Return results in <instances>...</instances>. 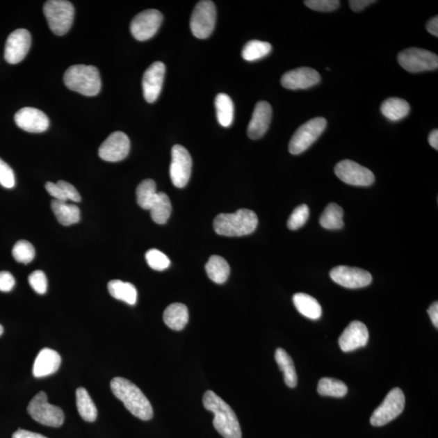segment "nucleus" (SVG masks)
Wrapping results in <instances>:
<instances>
[{"mask_svg": "<svg viewBox=\"0 0 438 438\" xmlns=\"http://www.w3.org/2000/svg\"><path fill=\"white\" fill-rule=\"evenodd\" d=\"M111 389L114 396L123 402L125 407L133 416L143 421L152 419V405L135 384L125 378L117 377L111 380Z\"/></svg>", "mask_w": 438, "mask_h": 438, "instance_id": "f257e3e1", "label": "nucleus"}, {"mask_svg": "<svg viewBox=\"0 0 438 438\" xmlns=\"http://www.w3.org/2000/svg\"><path fill=\"white\" fill-rule=\"evenodd\" d=\"M203 404L213 413V426L224 438H241L242 432L236 413L228 404L212 391L204 393Z\"/></svg>", "mask_w": 438, "mask_h": 438, "instance_id": "f03ea898", "label": "nucleus"}, {"mask_svg": "<svg viewBox=\"0 0 438 438\" xmlns=\"http://www.w3.org/2000/svg\"><path fill=\"white\" fill-rule=\"evenodd\" d=\"M258 225L257 214L248 209H238L233 213H220L214 219V231L224 236L250 235Z\"/></svg>", "mask_w": 438, "mask_h": 438, "instance_id": "7ed1b4c3", "label": "nucleus"}, {"mask_svg": "<svg viewBox=\"0 0 438 438\" xmlns=\"http://www.w3.org/2000/svg\"><path fill=\"white\" fill-rule=\"evenodd\" d=\"M63 81L68 89L85 96H95L101 90L99 72L95 66L79 65L68 67Z\"/></svg>", "mask_w": 438, "mask_h": 438, "instance_id": "20e7f679", "label": "nucleus"}, {"mask_svg": "<svg viewBox=\"0 0 438 438\" xmlns=\"http://www.w3.org/2000/svg\"><path fill=\"white\" fill-rule=\"evenodd\" d=\"M43 13L51 31L56 35L62 36L71 29L75 10L70 1L49 0L44 4Z\"/></svg>", "mask_w": 438, "mask_h": 438, "instance_id": "39448f33", "label": "nucleus"}, {"mask_svg": "<svg viewBox=\"0 0 438 438\" xmlns=\"http://www.w3.org/2000/svg\"><path fill=\"white\" fill-rule=\"evenodd\" d=\"M28 412L34 421L43 425L60 427L65 421V414L60 407L47 401L45 392L40 391L29 403Z\"/></svg>", "mask_w": 438, "mask_h": 438, "instance_id": "423d86ee", "label": "nucleus"}, {"mask_svg": "<svg viewBox=\"0 0 438 438\" xmlns=\"http://www.w3.org/2000/svg\"><path fill=\"white\" fill-rule=\"evenodd\" d=\"M326 126L327 121L323 117H316L301 125L290 140V153L297 155L305 152L323 133Z\"/></svg>", "mask_w": 438, "mask_h": 438, "instance_id": "0eeeda50", "label": "nucleus"}, {"mask_svg": "<svg viewBox=\"0 0 438 438\" xmlns=\"http://www.w3.org/2000/svg\"><path fill=\"white\" fill-rule=\"evenodd\" d=\"M399 65L406 71L418 73L437 70L438 57L436 54L421 48H407L398 54Z\"/></svg>", "mask_w": 438, "mask_h": 438, "instance_id": "6e6552de", "label": "nucleus"}, {"mask_svg": "<svg viewBox=\"0 0 438 438\" xmlns=\"http://www.w3.org/2000/svg\"><path fill=\"white\" fill-rule=\"evenodd\" d=\"M217 11L216 4L209 0H202L195 7L190 28L193 35L200 39L211 36L216 27Z\"/></svg>", "mask_w": 438, "mask_h": 438, "instance_id": "1a4fd4ad", "label": "nucleus"}, {"mask_svg": "<svg viewBox=\"0 0 438 438\" xmlns=\"http://www.w3.org/2000/svg\"><path fill=\"white\" fill-rule=\"evenodd\" d=\"M405 396L401 389L394 388L370 418L371 425L376 427L387 425L403 412Z\"/></svg>", "mask_w": 438, "mask_h": 438, "instance_id": "9d476101", "label": "nucleus"}, {"mask_svg": "<svg viewBox=\"0 0 438 438\" xmlns=\"http://www.w3.org/2000/svg\"><path fill=\"white\" fill-rule=\"evenodd\" d=\"M163 21L159 10L147 9L136 15L130 24V31L136 40L143 42L153 38Z\"/></svg>", "mask_w": 438, "mask_h": 438, "instance_id": "9b49d317", "label": "nucleus"}, {"mask_svg": "<svg viewBox=\"0 0 438 438\" xmlns=\"http://www.w3.org/2000/svg\"><path fill=\"white\" fill-rule=\"evenodd\" d=\"M334 173L343 182L353 186L367 187L375 181L373 173L354 161H341L334 168Z\"/></svg>", "mask_w": 438, "mask_h": 438, "instance_id": "f8f14e48", "label": "nucleus"}, {"mask_svg": "<svg viewBox=\"0 0 438 438\" xmlns=\"http://www.w3.org/2000/svg\"><path fill=\"white\" fill-rule=\"evenodd\" d=\"M193 161L187 149L180 145H175L172 149V163L170 167V177L175 187L186 186L191 177Z\"/></svg>", "mask_w": 438, "mask_h": 438, "instance_id": "ddd939ff", "label": "nucleus"}, {"mask_svg": "<svg viewBox=\"0 0 438 438\" xmlns=\"http://www.w3.org/2000/svg\"><path fill=\"white\" fill-rule=\"evenodd\" d=\"M330 275L336 284L350 289L367 286L373 280L371 274L367 270L346 266L334 268Z\"/></svg>", "mask_w": 438, "mask_h": 438, "instance_id": "4468645a", "label": "nucleus"}, {"mask_svg": "<svg viewBox=\"0 0 438 438\" xmlns=\"http://www.w3.org/2000/svg\"><path fill=\"white\" fill-rule=\"evenodd\" d=\"M130 140L123 131H115L100 145L99 157L106 162L116 163L129 155Z\"/></svg>", "mask_w": 438, "mask_h": 438, "instance_id": "2eb2a0df", "label": "nucleus"}, {"mask_svg": "<svg viewBox=\"0 0 438 438\" xmlns=\"http://www.w3.org/2000/svg\"><path fill=\"white\" fill-rule=\"evenodd\" d=\"M31 46V35L26 29H18L8 36L5 45L4 58L8 63L16 65L26 56Z\"/></svg>", "mask_w": 438, "mask_h": 438, "instance_id": "dca6fc26", "label": "nucleus"}, {"mask_svg": "<svg viewBox=\"0 0 438 438\" xmlns=\"http://www.w3.org/2000/svg\"><path fill=\"white\" fill-rule=\"evenodd\" d=\"M321 76L314 68L302 67L287 72L282 76L281 84L286 89L306 90L319 84Z\"/></svg>", "mask_w": 438, "mask_h": 438, "instance_id": "f3484780", "label": "nucleus"}, {"mask_svg": "<svg viewBox=\"0 0 438 438\" xmlns=\"http://www.w3.org/2000/svg\"><path fill=\"white\" fill-rule=\"evenodd\" d=\"M165 67L163 63L157 61L151 65L144 73L143 88L146 102L152 104L162 91Z\"/></svg>", "mask_w": 438, "mask_h": 438, "instance_id": "a211bd4d", "label": "nucleus"}, {"mask_svg": "<svg viewBox=\"0 0 438 438\" xmlns=\"http://www.w3.org/2000/svg\"><path fill=\"white\" fill-rule=\"evenodd\" d=\"M15 122L19 129L29 133H43L50 125L48 117L40 110L24 107L15 115Z\"/></svg>", "mask_w": 438, "mask_h": 438, "instance_id": "6ab92c4d", "label": "nucleus"}, {"mask_svg": "<svg viewBox=\"0 0 438 438\" xmlns=\"http://www.w3.org/2000/svg\"><path fill=\"white\" fill-rule=\"evenodd\" d=\"M368 338L367 326L362 321H354L341 334L339 343L343 352H349L365 347L368 342Z\"/></svg>", "mask_w": 438, "mask_h": 438, "instance_id": "aec40b11", "label": "nucleus"}, {"mask_svg": "<svg viewBox=\"0 0 438 438\" xmlns=\"http://www.w3.org/2000/svg\"><path fill=\"white\" fill-rule=\"evenodd\" d=\"M272 107L266 101L258 102L252 119L248 127V135L252 140H257L265 135L271 123Z\"/></svg>", "mask_w": 438, "mask_h": 438, "instance_id": "412c9836", "label": "nucleus"}, {"mask_svg": "<svg viewBox=\"0 0 438 438\" xmlns=\"http://www.w3.org/2000/svg\"><path fill=\"white\" fill-rule=\"evenodd\" d=\"M61 364V357L56 350L43 348L38 353L33 364V373L35 378L50 376L58 371Z\"/></svg>", "mask_w": 438, "mask_h": 438, "instance_id": "4be33fe9", "label": "nucleus"}, {"mask_svg": "<svg viewBox=\"0 0 438 438\" xmlns=\"http://www.w3.org/2000/svg\"><path fill=\"white\" fill-rule=\"evenodd\" d=\"M188 309L184 304H172L164 311V323L174 330H182L188 324Z\"/></svg>", "mask_w": 438, "mask_h": 438, "instance_id": "5701e85b", "label": "nucleus"}, {"mask_svg": "<svg viewBox=\"0 0 438 438\" xmlns=\"http://www.w3.org/2000/svg\"><path fill=\"white\" fill-rule=\"evenodd\" d=\"M51 209L58 222L63 226H71L79 222L81 219L80 209L75 204H67L65 202L57 201L54 199L51 202Z\"/></svg>", "mask_w": 438, "mask_h": 438, "instance_id": "b1692460", "label": "nucleus"}, {"mask_svg": "<svg viewBox=\"0 0 438 438\" xmlns=\"http://www.w3.org/2000/svg\"><path fill=\"white\" fill-rule=\"evenodd\" d=\"M410 110L408 102L398 97H389L381 105L382 114L387 120L394 122L406 118Z\"/></svg>", "mask_w": 438, "mask_h": 438, "instance_id": "393cba45", "label": "nucleus"}, {"mask_svg": "<svg viewBox=\"0 0 438 438\" xmlns=\"http://www.w3.org/2000/svg\"><path fill=\"white\" fill-rule=\"evenodd\" d=\"M293 302L296 309L307 318L318 320L323 314V309L313 296L297 293L293 296Z\"/></svg>", "mask_w": 438, "mask_h": 438, "instance_id": "a878e982", "label": "nucleus"}, {"mask_svg": "<svg viewBox=\"0 0 438 438\" xmlns=\"http://www.w3.org/2000/svg\"><path fill=\"white\" fill-rule=\"evenodd\" d=\"M207 275L213 282L222 284L230 275V266L227 261L220 256H212L206 265Z\"/></svg>", "mask_w": 438, "mask_h": 438, "instance_id": "bb28decb", "label": "nucleus"}, {"mask_svg": "<svg viewBox=\"0 0 438 438\" xmlns=\"http://www.w3.org/2000/svg\"><path fill=\"white\" fill-rule=\"evenodd\" d=\"M109 293L115 299L125 302L130 305H134L138 300V291L130 282L121 280H112L108 284Z\"/></svg>", "mask_w": 438, "mask_h": 438, "instance_id": "cd10ccee", "label": "nucleus"}, {"mask_svg": "<svg viewBox=\"0 0 438 438\" xmlns=\"http://www.w3.org/2000/svg\"><path fill=\"white\" fill-rule=\"evenodd\" d=\"M275 360L284 375V382L287 387L294 388L297 386V373L293 360L285 350L277 348L275 352Z\"/></svg>", "mask_w": 438, "mask_h": 438, "instance_id": "c85d7f7f", "label": "nucleus"}, {"mask_svg": "<svg viewBox=\"0 0 438 438\" xmlns=\"http://www.w3.org/2000/svg\"><path fill=\"white\" fill-rule=\"evenodd\" d=\"M76 397L77 410L83 420L87 422L95 421L97 411L89 393L85 388L80 387L76 389Z\"/></svg>", "mask_w": 438, "mask_h": 438, "instance_id": "c756f323", "label": "nucleus"}, {"mask_svg": "<svg viewBox=\"0 0 438 438\" xmlns=\"http://www.w3.org/2000/svg\"><path fill=\"white\" fill-rule=\"evenodd\" d=\"M343 209L339 204L330 203L320 218L321 227L327 230H339L344 226Z\"/></svg>", "mask_w": 438, "mask_h": 438, "instance_id": "7c9ffc66", "label": "nucleus"}, {"mask_svg": "<svg viewBox=\"0 0 438 438\" xmlns=\"http://www.w3.org/2000/svg\"><path fill=\"white\" fill-rule=\"evenodd\" d=\"M151 218L158 224H165L168 222L172 211V203L167 194L158 193L152 206L149 209Z\"/></svg>", "mask_w": 438, "mask_h": 438, "instance_id": "2f4dec72", "label": "nucleus"}, {"mask_svg": "<svg viewBox=\"0 0 438 438\" xmlns=\"http://www.w3.org/2000/svg\"><path fill=\"white\" fill-rule=\"evenodd\" d=\"M218 123L222 127H230L234 119V104L230 97L218 94L214 101Z\"/></svg>", "mask_w": 438, "mask_h": 438, "instance_id": "473e14b6", "label": "nucleus"}, {"mask_svg": "<svg viewBox=\"0 0 438 438\" xmlns=\"http://www.w3.org/2000/svg\"><path fill=\"white\" fill-rule=\"evenodd\" d=\"M157 188L153 179H145L136 188V201L140 207L149 211L157 197Z\"/></svg>", "mask_w": 438, "mask_h": 438, "instance_id": "72a5a7b5", "label": "nucleus"}, {"mask_svg": "<svg viewBox=\"0 0 438 438\" xmlns=\"http://www.w3.org/2000/svg\"><path fill=\"white\" fill-rule=\"evenodd\" d=\"M272 51V46L269 42L259 40L248 42L243 47L242 57L248 62L259 60L269 55Z\"/></svg>", "mask_w": 438, "mask_h": 438, "instance_id": "f704fd0d", "label": "nucleus"}, {"mask_svg": "<svg viewBox=\"0 0 438 438\" xmlns=\"http://www.w3.org/2000/svg\"><path fill=\"white\" fill-rule=\"evenodd\" d=\"M348 391L347 384L337 379L324 378L318 383V392L323 396L342 398Z\"/></svg>", "mask_w": 438, "mask_h": 438, "instance_id": "c9c22d12", "label": "nucleus"}, {"mask_svg": "<svg viewBox=\"0 0 438 438\" xmlns=\"http://www.w3.org/2000/svg\"><path fill=\"white\" fill-rule=\"evenodd\" d=\"M13 256L17 262L28 264L35 257V250L31 243L19 241L13 248Z\"/></svg>", "mask_w": 438, "mask_h": 438, "instance_id": "e433bc0d", "label": "nucleus"}, {"mask_svg": "<svg viewBox=\"0 0 438 438\" xmlns=\"http://www.w3.org/2000/svg\"><path fill=\"white\" fill-rule=\"evenodd\" d=\"M309 218V208L307 204L297 206L287 221V227L291 231L298 230L303 227Z\"/></svg>", "mask_w": 438, "mask_h": 438, "instance_id": "4c0bfd02", "label": "nucleus"}, {"mask_svg": "<svg viewBox=\"0 0 438 438\" xmlns=\"http://www.w3.org/2000/svg\"><path fill=\"white\" fill-rule=\"evenodd\" d=\"M145 259L149 267L154 270L163 271L168 269L170 265L168 257L155 248L146 252Z\"/></svg>", "mask_w": 438, "mask_h": 438, "instance_id": "58836bf2", "label": "nucleus"}, {"mask_svg": "<svg viewBox=\"0 0 438 438\" xmlns=\"http://www.w3.org/2000/svg\"><path fill=\"white\" fill-rule=\"evenodd\" d=\"M29 284L38 294H45L47 291V279L45 273L35 270L29 276Z\"/></svg>", "mask_w": 438, "mask_h": 438, "instance_id": "ea45409f", "label": "nucleus"}, {"mask_svg": "<svg viewBox=\"0 0 438 438\" xmlns=\"http://www.w3.org/2000/svg\"><path fill=\"white\" fill-rule=\"evenodd\" d=\"M305 4L314 11L328 13L337 9L340 1L338 0H306Z\"/></svg>", "mask_w": 438, "mask_h": 438, "instance_id": "a19ab883", "label": "nucleus"}, {"mask_svg": "<svg viewBox=\"0 0 438 438\" xmlns=\"http://www.w3.org/2000/svg\"><path fill=\"white\" fill-rule=\"evenodd\" d=\"M16 184L13 170L10 165L0 159V184L6 188H13Z\"/></svg>", "mask_w": 438, "mask_h": 438, "instance_id": "79ce46f5", "label": "nucleus"}, {"mask_svg": "<svg viewBox=\"0 0 438 438\" xmlns=\"http://www.w3.org/2000/svg\"><path fill=\"white\" fill-rule=\"evenodd\" d=\"M58 187L60 188L63 195L67 200L74 202H80L81 201V197L79 193L72 184L65 181V180H60L56 183Z\"/></svg>", "mask_w": 438, "mask_h": 438, "instance_id": "37998d69", "label": "nucleus"}, {"mask_svg": "<svg viewBox=\"0 0 438 438\" xmlns=\"http://www.w3.org/2000/svg\"><path fill=\"white\" fill-rule=\"evenodd\" d=\"M16 281L14 277L8 271L0 272V291L8 292L12 291Z\"/></svg>", "mask_w": 438, "mask_h": 438, "instance_id": "c03bdc74", "label": "nucleus"}, {"mask_svg": "<svg viewBox=\"0 0 438 438\" xmlns=\"http://www.w3.org/2000/svg\"><path fill=\"white\" fill-rule=\"evenodd\" d=\"M45 188L47 193L50 194L51 197L55 198V200H57V201L67 202V200L65 197V195H63L62 190L60 187H58L57 184L47 182L45 185Z\"/></svg>", "mask_w": 438, "mask_h": 438, "instance_id": "a18cd8bd", "label": "nucleus"}, {"mask_svg": "<svg viewBox=\"0 0 438 438\" xmlns=\"http://www.w3.org/2000/svg\"><path fill=\"white\" fill-rule=\"evenodd\" d=\"M373 3H376V1L375 0H350L349 6L354 12L358 13Z\"/></svg>", "mask_w": 438, "mask_h": 438, "instance_id": "49530a36", "label": "nucleus"}, {"mask_svg": "<svg viewBox=\"0 0 438 438\" xmlns=\"http://www.w3.org/2000/svg\"><path fill=\"white\" fill-rule=\"evenodd\" d=\"M13 438H47L45 436L39 435V433L33 432L31 431L18 430L15 432L13 435Z\"/></svg>", "mask_w": 438, "mask_h": 438, "instance_id": "de8ad7c7", "label": "nucleus"}, {"mask_svg": "<svg viewBox=\"0 0 438 438\" xmlns=\"http://www.w3.org/2000/svg\"><path fill=\"white\" fill-rule=\"evenodd\" d=\"M428 314L430 316L433 325L438 328V304L437 301L428 309Z\"/></svg>", "mask_w": 438, "mask_h": 438, "instance_id": "09e8293b", "label": "nucleus"}, {"mask_svg": "<svg viewBox=\"0 0 438 438\" xmlns=\"http://www.w3.org/2000/svg\"><path fill=\"white\" fill-rule=\"evenodd\" d=\"M426 29L428 33H430L432 35L438 36V17L437 16L432 17L428 22L426 24Z\"/></svg>", "mask_w": 438, "mask_h": 438, "instance_id": "8fccbe9b", "label": "nucleus"}, {"mask_svg": "<svg viewBox=\"0 0 438 438\" xmlns=\"http://www.w3.org/2000/svg\"><path fill=\"white\" fill-rule=\"evenodd\" d=\"M428 143L433 149H438V130L435 129L431 131L430 136H428Z\"/></svg>", "mask_w": 438, "mask_h": 438, "instance_id": "3c124183", "label": "nucleus"}, {"mask_svg": "<svg viewBox=\"0 0 438 438\" xmlns=\"http://www.w3.org/2000/svg\"><path fill=\"white\" fill-rule=\"evenodd\" d=\"M3 333V326L0 325V336H1Z\"/></svg>", "mask_w": 438, "mask_h": 438, "instance_id": "603ef678", "label": "nucleus"}]
</instances>
